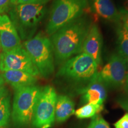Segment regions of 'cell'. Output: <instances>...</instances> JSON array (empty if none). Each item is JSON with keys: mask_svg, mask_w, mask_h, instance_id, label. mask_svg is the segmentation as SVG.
Instances as JSON below:
<instances>
[{"mask_svg": "<svg viewBox=\"0 0 128 128\" xmlns=\"http://www.w3.org/2000/svg\"><path fill=\"white\" fill-rule=\"evenodd\" d=\"M89 17L83 15L51 36L53 52L57 63H62L80 54L85 39L92 26Z\"/></svg>", "mask_w": 128, "mask_h": 128, "instance_id": "6da1fadb", "label": "cell"}, {"mask_svg": "<svg viewBox=\"0 0 128 128\" xmlns=\"http://www.w3.org/2000/svg\"><path fill=\"white\" fill-rule=\"evenodd\" d=\"M45 4H20L11 7L8 16L22 40L33 38L46 14Z\"/></svg>", "mask_w": 128, "mask_h": 128, "instance_id": "7a4b0ae2", "label": "cell"}, {"mask_svg": "<svg viewBox=\"0 0 128 128\" xmlns=\"http://www.w3.org/2000/svg\"><path fill=\"white\" fill-rule=\"evenodd\" d=\"M98 72L97 63L92 57L82 52L64 62L56 73V77L81 85L82 88L92 82Z\"/></svg>", "mask_w": 128, "mask_h": 128, "instance_id": "3957f363", "label": "cell"}, {"mask_svg": "<svg viewBox=\"0 0 128 128\" xmlns=\"http://www.w3.org/2000/svg\"><path fill=\"white\" fill-rule=\"evenodd\" d=\"M23 47L38 69L39 75L48 78L55 71L54 52L50 39L42 33L24 41Z\"/></svg>", "mask_w": 128, "mask_h": 128, "instance_id": "277c9868", "label": "cell"}, {"mask_svg": "<svg viewBox=\"0 0 128 128\" xmlns=\"http://www.w3.org/2000/svg\"><path fill=\"white\" fill-rule=\"evenodd\" d=\"M88 0H55L46 32L49 36L83 16L88 7Z\"/></svg>", "mask_w": 128, "mask_h": 128, "instance_id": "5b68a950", "label": "cell"}, {"mask_svg": "<svg viewBox=\"0 0 128 128\" xmlns=\"http://www.w3.org/2000/svg\"><path fill=\"white\" fill-rule=\"evenodd\" d=\"M40 87L28 86L15 90L12 110V120L19 128L31 124Z\"/></svg>", "mask_w": 128, "mask_h": 128, "instance_id": "8992f818", "label": "cell"}, {"mask_svg": "<svg viewBox=\"0 0 128 128\" xmlns=\"http://www.w3.org/2000/svg\"><path fill=\"white\" fill-rule=\"evenodd\" d=\"M58 95L50 86L40 88L32 124L34 128H49L55 120V106Z\"/></svg>", "mask_w": 128, "mask_h": 128, "instance_id": "52a82bcc", "label": "cell"}, {"mask_svg": "<svg viewBox=\"0 0 128 128\" xmlns=\"http://www.w3.org/2000/svg\"><path fill=\"white\" fill-rule=\"evenodd\" d=\"M127 70V61L118 54H114L102 71L98 72L97 76L105 86L118 88L125 84Z\"/></svg>", "mask_w": 128, "mask_h": 128, "instance_id": "ba28073f", "label": "cell"}, {"mask_svg": "<svg viewBox=\"0 0 128 128\" xmlns=\"http://www.w3.org/2000/svg\"><path fill=\"white\" fill-rule=\"evenodd\" d=\"M0 70L2 72L17 70L26 72L36 77L40 76L38 69L23 46L9 52L0 53Z\"/></svg>", "mask_w": 128, "mask_h": 128, "instance_id": "9c48e42d", "label": "cell"}, {"mask_svg": "<svg viewBox=\"0 0 128 128\" xmlns=\"http://www.w3.org/2000/svg\"><path fill=\"white\" fill-rule=\"evenodd\" d=\"M0 42L2 52H9L22 46L18 32L6 14H0Z\"/></svg>", "mask_w": 128, "mask_h": 128, "instance_id": "30bf717a", "label": "cell"}, {"mask_svg": "<svg viewBox=\"0 0 128 128\" xmlns=\"http://www.w3.org/2000/svg\"><path fill=\"white\" fill-rule=\"evenodd\" d=\"M78 92L81 94V103H92L103 106L107 97L106 86L98 79V76L88 84L78 89Z\"/></svg>", "mask_w": 128, "mask_h": 128, "instance_id": "8fae6325", "label": "cell"}, {"mask_svg": "<svg viewBox=\"0 0 128 128\" xmlns=\"http://www.w3.org/2000/svg\"><path fill=\"white\" fill-rule=\"evenodd\" d=\"M103 39L96 24H92L87 38L83 44L81 53H85L92 57L98 66L102 62Z\"/></svg>", "mask_w": 128, "mask_h": 128, "instance_id": "7c38bea8", "label": "cell"}, {"mask_svg": "<svg viewBox=\"0 0 128 128\" xmlns=\"http://www.w3.org/2000/svg\"><path fill=\"white\" fill-rule=\"evenodd\" d=\"M88 3L93 13L105 20L116 23L122 19V14L112 0H88Z\"/></svg>", "mask_w": 128, "mask_h": 128, "instance_id": "4fadbf2b", "label": "cell"}, {"mask_svg": "<svg viewBox=\"0 0 128 128\" xmlns=\"http://www.w3.org/2000/svg\"><path fill=\"white\" fill-rule=\"evenodd\" d=\"M1 76L5 82L10 84L14 90L34 86L37 82L36 76L22 71L8 70L2 72Z\"/></svg>", "mask_w": 128, "mask_h": 128, "instance_id": "5bb4252c", "label": "cell"}, {"mask_svg": "<svg viewBox=\"0 0 128 128\" xmlns=\"http://www.w3.org/2000/svg\"><path fill=\"white\" fill-rule=\"evenodd\" d=\"M75 104L68 96H58L55 106V120L58 123H63L75 113Z\"/></svg>", "mask_w": 128, "mask_h": 128, "instance_id": "9a60e30c", "label": "cell"}, {"mask_svg": "<svg viewBox=\"0 0 128 128\" xmlns=\"http://www.w3.org/2000/svg\"><path fill=\"white\" fill-rule=\"evenodd\" d=\"M103 106L87 103L75 111L74 114L78 119H88L93 118L103 109Z\"/></svg>", "mask_w": 128, "mask_h": 128, "instance_id": "2e32d148", "label": "cell"}, {"mask_svg": "<svg viewBox=\"0 0 128 128\" xmlns=\"http://www.w3.org/2000/svg\"><path fill=\"white\" fill-rule=\"evenodd\" d=\"M11 114V98L8 95L0 98V127L7 126Z\"/></svg>", "mask_w": 128, "mask_h": 128, "instance_id": "e0dca14e", "label": "cell"}, {"mask_svg": "<svg viewBox=\"0 0 128 128\" xmlns=\"http://www.w3.org/2000/svg\"><path fill=\"white\" fill-rule=\"evenodd\" d=\"M118 53L128 62V33L124 28L118 30Z\"/></svg>", "mask_w": 128, "mask_h": 128, "instance_id": "ac0fdd59", "label": "cell"}, {"mask_svg": "<svg viewBox=\"0 0 128 128\" xmlns=\"http://www.w3.org/2000/svg\"><path fill=\"white\" fill-rule=\"evenodd\" d=\"M87 128H111L108 123L100 114L94 116Z\"/></svg>", "mask_w": 128, "mask_h": 128, "instance_id": "d6986e66", "label": "cell"}, {"mask_svg": "<svg viewBox=\"0 0 128 128\" xmlns=\"http://www.w3.org/2000/svg\"><path fill=\"white\" fill-rule=\"evenodd\" d=\"M49 0H12V6L27 4H46Z\"/></svg>", "mask_w": 128, "mask_h": 128, "instance_id": "ffe728a7", "label": "cell"}, {"mask_svg": "<svg viewBox=\"0 0 128 128\" xmlns=\"http://www.w3.org/2000/svg\"><path fill=\"white\" fill-rule=\"evenodd\" d=\"M115 128H128V113L124 114L114 124Z\"/></svg>", "mask_w": 128, "mask_h": 128, "instance_id": "44dd1931", "label": "cell"}, {"mask_svg": "<svg viewBox=\"0 0 128 128\" xmlns=\"http://www.w3.org/2000/svg\"><path fill=\"white\" fill-rule=\"evenodd\" d=\"M12 0H0V14L8 12L12 7Z\"/></svg>", "mask_w": 128, "mask_h": 128, "instance_id": "7402d4cb", "label": "cell"}, {"mask_svg": "<svg viewBox=\"0 0 128 128\" xmlns=\"http://www.w3.org/2000/svg\"><path fill=\"white\" fill-rule=\"evenodd\" d=\"M118 103L123 109L128 113V96L119 98L118 100Z\"/></svg>", "mask_w": 128, "mask_h": 128, "instance_id": "603a6c76", "label": "cell"}, {"mask_svg": "<svg viewBox=\"0 0 128 128\" xmlns=\"http://www.w3.org/2000/svg\"><path fill=\"white\" fill-rule=\"evenodd\" d=\"M122 20L123 21V28L128 33V14H122Z\"/></svg>", "mask_w": 128, "mask_h": 128, "instance_id": "cb8c5ba5", "label": "cell"}, {"mask_svg": "<svg viewBox=\"0 0 128 128\" xmlns=\"http://www.w3.org/2000/svg\"><path fill=\"white\" fill-rule=\"evenodd\" d=\"M9 95L8 91L4 86H0V98Z\"/></svg>", "mask_w": 128, "mask_h": 128, "instance_id": "d4e9b609", "label": "cell"}, {"mask_svg": "<svg viewBox=\"0 0 128 128\" xmlns=\"http://www.w3.org/2000/svg\"><path fill=\"white\" fill-rule=\"evenodd\" d=\"M121 14H128V0H124V10L120 12Z\"/></svg>", "mask_w": 128, "mask_h": 128, "instance_id": "484cf974", "label": "cell"}, {"mask_svg": "<svg viewBox=\"0 0 128 128\" xmlns=\"http://www.w3.org/2000/svg\"><path fill=\"white\" fill-rule=\"evenodd\" d=\"M124 89H125V90L128 92V76H127L125 84H124Z\"/></svg>", "mask_w": 128, "mask_h": 128, "instance_id": "4316f807", "label": "cell"}, {"mask_svg": "<svg viewBox=\"0 0 128 128\" xmlns=\"http://www.w3.org/2000/svg\"><path fill=\"white\" fill-rule=\"evenodd\" d=\"M4 83V80L3 79L2 76L0 74V86H3Z\"/></svg>", "mask_w": 128, "mask_h": 128, "instance_id": "83f0119b", "label": "cell"}, {"mask_svg": "<svg viewBox=\"0 0 128 128\" xmlns=\"http://www.w3.org/2000/svg\"><path fill=\"white\" fill-rule=\"evenodd\" d=\"M1 42H0V50H1Z\"/></svg>", "mask_w": 128, "mask_h": 128, "instance_id": "f1b7e54d", "label": "cell"}, {"mask_svg": "<svg viewBox=\"0 0 128 128\" xmlns=\"http://www.w3.org/2000/svg\"><path fill=\"white\" fill-rule=\"evenodd\" d=\"M127 76H128V74H127Z\"/></svg>", "mask_w": 128, "mask_h": 128, "instance_id": "f546056e", "label": "cell"}]
</instances>
